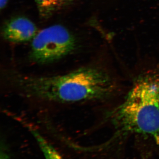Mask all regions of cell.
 Wrapping results in <instances>:
<instances>
[{
  "label": "cell",
  "mask_w": 159,
  "mask_h": 159,
  "mask_svg": "<svg viewBox=\"0 0 159 159\" xmlns=\"http://www.w3.org/2000/svg\"><path fill=\"white\" fill-rule=\"evenodd\" d=\"M26 125L36 140L44 159H65L38 130L28 123Z\"/></svg>",
  "instance_id": "cell-5"
},
{
  "label": "cell",
  "mask_w": 159,
  "mask_h": 159,
  "mask_svg": "<svg viewBox=\"0 0 159 159\" xmlns=\"http://www.w3.org/2000/svg\"><path fill=\"white\" fill-rule=\"evenodd\" d=\"M9 0H0V8L1 10H3L6 7Z\"/></svg>",
  "instance_id": "cell-10"
},
{
  "label": "cell",
  "mask_w": 159,
  "mask_h": 159,
  "mask_svg": "<svg viewBox=\"0 0 159 159\" xmlns=\"http://www.w3.org/2000/svg\"><path fill=\"white\" fill-rule=\"evenodd\" d=\"M107 117L116 134L133 135L159 148V73L139 76Z\"/></svg>",
  "instance_id": "cell-2"
},
{
  "label": "cell",
  "mask_w": 159,
  "mask_h": 159,
  "mask_svg": "<svg viewBox=\"0 0 159 159\" xmlns=\"http://www.w3.org/2000/svg\"><path fill=\"white\" fill-rule=\"evenodd\" d=\"M75 0H57V9L67 7L74 2Z\"/></svg>",
  "instance_id": "cell-7"
},
{
  "label": "cell",
  "mask_w": 159,
  "mask_h": 159,
  "mask_svg": "<svg viewBox=\"0 0 159 159\" xmlns=\"http://www.w3.org/2000/svg\"><path fill=\"white\" fill-rule=\"evenodd\" d=\"M77 46V38L65 26H49L39 31L31 40L29 59L39 65L50 64L74 53Z\"/></svg>",
  "instance_id": "cell-3"
},
{
  "label": "cell",
  "mask_w": 159,
  "mask_h": 159,
  "mask_svg": "<svg viewBox=\"0 0 159 159\" xmlns=\"http://www.w3.org/2000/svg\"><path fill=\"white\" fill-rule=\"evenodd\" d=\"M38 32L36 25L24 16L11 19L4 24L2 29L4 39L13 43L31 41Z\"/></svg>",
  "instance_id": "cell-4"
},
{
  "label": "cell",
  "mask_w": 159,
  "mask_h": 159,
  "mask_svg": "<svg viewBox=\"0 0 159 159\" xmlns=\"http://www.w3.org/2000/svg\"><path fill=\"white\" fill-rule=\"evenodd\" d=\"M40 16L48 19L57 9V0H36Z\"/></svg>",
  "instance_id": "cell-6"
},
{
  "label": "cell",
  "mask_w": 159,
  "mask_h": 159,
  "mask_svg": "<svg viewBox=\"0 0 159 159\" xmlns=\"http://www.w3.org/2000/svg\"><path fill=\"white\" fill-rule=\"evenodd\" d=\"M115 36V33L114 32H108L107 34L106 37L105 39L109 43H111L113 39H114V38Z\"/></svg>",
  "instance_id": "cell-9"
},
{
  "label": "cell",
  "mask_w": 159,
  "mask_h": 159,
  "mask_svg": "<svg viewBox=\"0 0 159 159\" xmlns=\"http://www.w3.org/2000/svg\"><path fill=\"white\" fill-rule=\"evenodd\" d=\"M5 80L22 97L59 104L102 101L113 96L117 88L109 72L96 64L49 76L30 75L11 70L5 73Z\"/></svg>",
  "instance_id": "cell-1"
},
{
  "label": "cell",
  "mask_w": 159,
  "mask_h": 159,
  "mask_svg": "<svg viewBox=\"0 0 159 159\" xmlns=\"http://www.w3.org/2000/svg\"><path fill=\"white\" fill-rule=\"evenodd\" d=\"M0 159H10L9 154L4 145H1V152H0Z\"/></svg>",
  "instance_id": "cell-8"
}]
</instances>
